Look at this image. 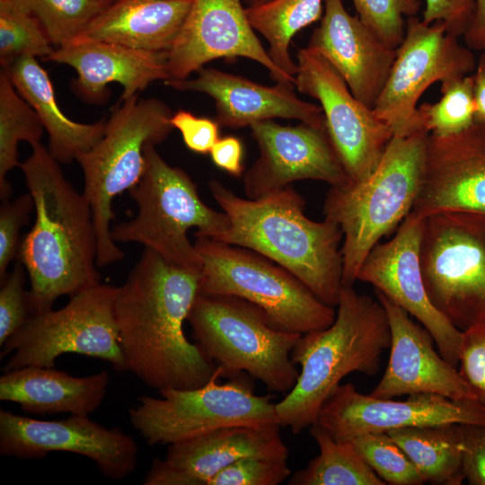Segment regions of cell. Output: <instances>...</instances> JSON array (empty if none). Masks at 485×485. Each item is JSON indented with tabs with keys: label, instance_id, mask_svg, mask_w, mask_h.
I'll return each instance as SVG.
<instances>
[{
	"label": "cell",
	"instance_id": "31",
	"mask_svg": "<svg viewBox=\"0 0 485 485\" xmlns=\"http://www.w3.org/2000/svg\"><path fill=\"white\" fill-rule=\"evenodd\" d=\"M310 433L320 454L289 477V485H384L352 444L332 438L317 422Z\"/></svg>",
	"mask_w": 485,
	"mask_h": 485
},
{
	"label": "cell",
	"instance_id": "9",
	"mask_svg": "<svg viewBox=\"0 0 485 485\" xmlns=\"http://www.w3.org/2000/svg\"><path fill=\"white\" fill-rule=\"evenodd\" d=\"M194 246L203 267L199 294L231 295L261 308L278 330L304 334L329 327L334 307L294 274L251 250L204 236Z\"/></svg>",
	"mask_w": 485,
	"mask_h": 485
},
{
	"label": "cell",
	"instance_id": "5",
	"mask_svg": "<svg viewBox=\"0 0 485 485\" xmlns=\"http://www.w3.org/2000/svg\"><path fill=\"white\" fill-rule=\"evenodd\" d=\"M428 136L421 130L393 137L368 178L328 191L325 218L339 225L344 236L343 286H353L371 250L412 210L423 180Z\"/></svg>",
	"mask_w": 485,
	"mask_h": 485
},
{
	"label": "cell",
	"instance_id": "1",
	"mask_svg": "<svg viewBox=\"0 0 485 485\" xmlns=\"http://www.w3.org/2000/svg\"><path fill=\"white\" fill-rule=\"evenodd\" d=\"M200 279L201 272L146 248L118 287L115 316L127 370L158 392L203 386L218 369L184 332Z\"/></svg>",
	"mask_w": 485,
	"mask_h": 485
},
{
	"label": "cell",
	"instance_id": "41",
	"mask_svg": "<svg viewBox=\"0 0 485 485\" xmlns=\"http://www.w3.org/2000/svg\"><path fill=\"white\" fill-rule=\"evenodd\" d=\"M459 373L485 406V325L463 331Z\"/></svg>",
	"mask_w": 485,
	"mask_h": 485
},
{
	"label": "cell",
	"instance_id": "36",
	"mask_svg": "<svg viewBox=\"0 0 485 485\" xmlns=\"http://www.w3.org/2000/svg\"><path fill=\"white\" fill-rule=\"evenodd\" d=\"M349 442L386 484L421 485L425 482L415 465L388 433H366Z\"/></svg>",
	"mask_w": 485,
	"mask_h": 485
},
{
	"label": "cell",
	"instance_id": "2",
	"mask_svg": "<svg viewBox=\"0 0 485 485\" xmlns=\"http://www.w3.org/2000/svg\"><path fill=\"white\" fill-rule=\"evenodd\" d=\"M20 164L34 201L35 221L20 243L18 257L30 278L34 313L52 309L100 283L97 237L91 207L65 177L59 163L41 143Z\"/></svg>",
	"mask_w": 485,
	"mask_h": 485
},
{
	"label": "cell",
	"instance_id": "40",
	"mask_svg": "<svg viewBox=\"0 0 485 485\" xmlns=\"http://www.w3.org/2000/svg\"><path fill=\"white\" fill-rule=\"evenodd\" d=\"M34 209V201L29 193L13 200H4L0 207V280L7 273L10 262L18 255L19 234Z\"/></svg>",
	"mask_w": 485,
	"mask_h": 485
},
{
	"label": "cell",
	"instance_id": "21",
	"mask_svg": "<svg viewBox=\"0 0 485 485\" xmlns=\"http://www.w3.org/2000/svg\"><path fill=\"white\" fill-rule=\"evenodd\" d=\"M485 215V122L454 135L429 134L421 187L411 212Z\"/></svg>",
	"mask_w": 485,
	"mask_h": 485
},
{
	"label": "cell",
	"instance_id": "15",
	"mask_svg": "<svg viewBox=\"0 0 485 485\" xmlns=\"http://www.w3.org/2000/svg\"><path fill=\"white\" fill-rule=\"evenodd\" d=\"M332 438L348 442L376 432L443 424L485 427V406L476 400H452L417 393L393 401L359 392L352 384H339L322 406L316 421Z\"/></svg>",
	"mask_w": 485,
	"mask_h": 485
},
{
	"label": "cell",
	"instance_id": "42",
	"mask_svg": "<svg viewBox=\"0 0 485 485\" xmlns=\"http://www.w3.org/2000/svg\"><path fill=\"white\" fill-rule=\"evenodd\" d=\"M170 122L181 132L185 146L192 152L207 154L219 139L220 126L208 118L180 110L172 113Z\"/></svg>",
	"mask_w": 485,
	"mask_h": 485
},
{
	"label": "cell",
	"instance_id": "46",
	"mask_svg": "<svg viewBox=\"0 0 485 485\" xmlns=\"http://www.w3.org/2000/svg\"><path fill=\"white\" fill-rule=\"evenodd\" d=\"M463 39L469 48L485 50V0H474L473 17Z\"/></svg>",
	"mask_w": 485,
	"mask_h": 485
},
{
	"label": "cell",
	"instance_id": "24",
	"mask_svg": "<svg viewBox=\"0 0 485 485\" xmlns=\"http://www.w3.org/2000/svg\"><path fill=\"white\" fill-rule=\"evenodd\" d=\"M196 73L194 78L168 80L165 84L209 95L215 101V120L220 127L239 128L276 118L325 126L321 106L299 99L293 84L278 82L266 86L215 68L202 67Z\"/></svg>",
	"mask_w": 485,
	"mask_h": 485
},
{
	"label": "cell",
	"instance_id": "47",
	"mask_svg": "<svg viewBox=\"0 0 485 485\" xmlns=\"http://www.w3.org/2000/svg\"><path fill=\"white\" fill-rule=\"evenodd\" d=\"M474 80V122H485V66L477 64L473 72Z\"/></svg>",
	"mask_w": 485,
	"mask_h": 485
},
{
	"label": "cell",
	"instance_id": "11",
	"mask_svg": "<svg viewBox=\"0 0 485 485\" xmlns=\"http://www.w3.org/2000/svg\"><path fill=\"white\" fill-rule=\"evenodd\" d=\"M222 376L218 366L203 386L164 389L158 392L160 398L140 396L138 404L128 410L131 425L146 444L169 445L221 428L278 423L272 395L255 394L243 374L219 384Z\"/></svg>",
	"mask_w": 485,
	"mask_h": 485
},
{
	"label": "cell",
	"instance_id": "44",
	"mask_svg": "<svg viewBox=\"0 0 485 485\" xmlns=\"http://www.w3.org/2000/svg\"><path fill=\"white\" fill-rule=\"evenodd\" d=\"M464 478L472 485H485V427L459 424Z\"/></svg>",
	"mask_w": 485,
	"mask_h": 485
},
{
	"label": "cell",
	"instance_id": "10",
	"mask_svg": "<svg viewBox=\"0 0 485 485\" xmlns=\"http://www.w3.org/2000/svg\"><path fill=\"white\" fill-rule=\"evenodd\" d=\"M419 260L434 307L462 331L485 325V215L424 217Z\"/></svg>",
	"mask_w": 485,
	"mask_h": 485
},
{
	"label": "cell",
	"instance_id": "30",
	"mask_svg": "<svg viewBox=\"0 0 485 485\" xmlns=\"http://www.w3.org/2000/svg\"><path fill=\"white\" fill-rule=\"evenodd\" d=\"M325 0H269L251 5L246 14L252 28L269 44L273 62L295 78L297 65L289 55L293 37L322 17Z\"/></svg>",
	"mask_w": 485,
	"mask_h": 485
},
{
	"label": "cell",
	"instance_id": "6",
	"mask_svg": "<svg viewBox=\"0 0 485 485\" xmlns=\"http://www.w3.org/2000/svg\"><path fill=\"white\" fill-rule=\"evenodd\" d=\"M171 109L157 98L124 100L105 123L102 137L76 161L84 179L97 237L98 267L123 259L124 253L110 234L112 202L141 180L146 168L145 150L165 140L173 127Z\"/></svg>",
	"mask_w": 485,
	"mask_h": 485
},
{
	"label": "cell",
	"instance_id": "18",
	"mask_svg": "<svg viewBox=\"0 0 485 485\" xmlns=\"http://www.w3.org/2000/svg\"><path fill=\"white\" fill-rule=\"evenodd\" d=\"M250 128L260 155L243 174L248 198H258L301 180L321 181L331 187L349 181L326 126L304 122L283 126L264 120Z\"/></svg>",
	"mask_w": 485,
	"mask_h": 485
},
{
	"label": "cell",
	"instance_id": "33",
	"mask_svg": "<svg viewBox=\"0 0 485 485\" xmlns=\"http://www.w3.org/2000/svg\"><path fill=\"white\" fill-rule=\"evenodd\" d=\"M44 28L22 0H0V61L4 67L22 57L53 53Z\"/></svg>",
	"mask_w": 485,
	"mask_h": 485
},
{
	"label": "cell",
	"instance_id": "14",
	"mask_svg": "<svg viewBox=\"0 0 485 485\" xmlns=\"http://www.w3.org/2000/svg\"><path fill=\"white\" fill-rule=\"evenodd\" d=\"M295 86L320 102L327 132L350 181L368 178L393 137L391 128L350 92L331 64L307 46L296 54Z\"/></svg>",
	"mask_w": 485,
	"mask_h": 485
},
{
	"label": "cell",
	"instance_id": "22",
	"mask_svg": "<svg viewBox=\"0 0 485 485\" xmlns=\"http://www.w3.org/2000/svg\"><path fill=\"white\" fill-rule=\"evenodd\" d=\"M280 425L233 426L169 445L163 459L153 460L144 485H207L223 469L244 457L285 458L288 449Z\"/></svg>",
	"mask_w": 485,
	"mask_h": 485
},
{
	"label": "cell",
	"instance_id": "48",
	"mask_svg": "<svg viewBox=\"0 0 485 485\" xmlns=\"http://www.w3.org/2000/svg\"><path fill=\"white\" fill-rule=\"evenodd\" d=\"M478 63L485 66V50L481 52V55L480 57Z\"/></svg>",
	"mask_w": 485,
	"mask_h": 485
},
{
	"label": "cell",
	"instance_id": "12",
	"mask_svg": "<svg viewBox=\"0 0 485 485\" xmlns=\"http://www.w3.org/2000/svg\"><path fill=\"white\" fill-rule=\"evenodd\" d=\"M117 294L118 287L99 283L70 296L58 310L31 315L1 346V359L11 355L3 371L54 367L67 353L100 358L126 371L115 316Z\"/></svg>",
	"mask_w": 485,
	"mask_h": 485
},
{
	"label": "cell",
	"instance_id": "4",
	"mask_svg": "<svg viewBox=\"0 0 485 485\" xmlns=\"http://www.w3.org/2000/svg\"><path fill=\"white\" fill-rule=\"evenodd\" d=\"M390 345V325L382 304L343 286L334 322L302 334L291 352L301 370L294 387L276 403L279 425L294 434L311 427L342 378L353 372L375 375Z\"/></svg>",
	"mask_w": 485,
	"mask_h": 485
},
{
	"label": "cell",
	"instance_id": "19",
	"mask_svg": "<svg viewBox=\"0 0 485 485\" xmlns=\"http://www.w3.org/2000/svg\"><path fill=\"white\" fill-rule=\"evenodd\" d=\"M254 31L240 0H193L167 51L169 80L188 78L216 58L242 57L260 63L277 83L295 84V78L273 62Z\"/></svg>",
	"mask_w": 485,
	"mask_h": 485
},
{
	"label": "cell",
	"instance_id": "43",
	"mask_svg": "<svg viewBox=\"0 0 485 485\" xmlns=\"http://www.w3.org/2000/svg\"><path fill=\"white\" fill-rule=\"evenodd\" d=\"M422 21L441 22L447 33L459 37L468 30L474 13V0H425Z\"/></svg>",
	"mask_w": 485,
	"mask_h": 485
},
{
	"label": "cell",
	"instance_id": "35",
	"mask_svg": "<svg viewBox=\"0 0 485 485\" xmlns=\"http://www.w3.org/2000/svg\"><path fill=\"white\" fill-rule=\"evenodd\" d=\"M34 14L53 45L74 40L107 5L97 0H22Z\"/></svg>",
	"mask_w": 485,
	"mask_h": 485
},
{
	"label": "cell",
	"instance_id": "25",
	"mask_svg": "<svg viewBox=\"0 0 485 485\" xmlns=\"http://www.w3.org/2000/svg\"><path fill=\"white\" fill-rule=\"evenodd\" d=\"M46 60L65 64L77 73L75 90L88 101L104 96L107 85L120 84L121 100L138 94L154 81L170 79L167 52H154L98 41L73 40L55 48Z\"/></svg>",
	"mask_w": 485,
	"mask_h": 485
},
{
	"label": "cell",
	"instance_id": "26",
	"mask_svg": "<svg viewBox=\"0 0 485 485\" xmlns=\"http://www.w3.org/2000/svg\"><path fill=\"white\" fill-rule=\"evenodd\" d=\"M192 1L116 0L108 4L74 40H98L137 49L167 52Z\"/></svg>",
	"mask_w": 485,
	"mask_h": 485
},
{
	"label": "cell",
	"instance_id": "16",
	"mask_svg": "<svg viewBox=\"0 0 485 485\" xmlns=\"http://www.w3.org/2000/svg\"><path fill=\"white\" fill-rule=\"evenodd\" d=\"M52 452L84 455L102 475L120 480L135 470L138 449L119 428H105L86 415L40 420L0 410V454L29 459Z\"/></svg>",
	"mask_w": 485,
	"mask_h": 485
},
{
	"label": "cell",
	"instance_id": "13",
	"mask_svg": "<svg viewBox=\"0 0 485 485\" xmlns=\"http://www.w3.org/2000/svg\"><path fill=\"white\" fill-rule=\"evenodd\" d=\"M457 39L447 33L441 22L427 23L416 16L407 19L403 40L373 108L393 137H405L425 130L417 104L431 84L475 71L478 62L473 53Z\"/></svg>",
	"mask_w": 485,
	"mask_h": 485
},
{
	"label": "cell",
	"instance_id": "8",
	"mask_svg": "<svg viewBox=\"0 0 485 485\" xmlns=\"http://www.w3.org/2000/svg\"><path fill=\"white\" fill-rule=\"evenodd\" d=\"M188 322L196 344L224 376L248 374L283 394L295 384L299 371L291 352L302 334L276 329L259 306L236 296L198 294Z\"/></svg>",
	"mask_w": 485,
	"mask_h": 485
},
{
	"label": "cell",
	"instance_id": "29",
	"mask_svg": "<svg viewBox=\"0 0 485 485\" xmlns=\"http://www.w3.org/2000/svg\"><path fill=\"white\" fill-rule=\"evenodd\" d=\"M425 482L459 485L465 479L459 424L409 427L387 432Z\"/></svg>",
	"mask_w": 485,
	"mask_h": 485
},
{
	"label": "cell",
	"instance_id": "17",
	"mask_svg": "<svg viewBox=\"0 0 485 485\" xmlns=\"http://www.w3.org/2000/svg\"><path fill=\"white\" fill-rule=\"evenodd\" d=\"M423 220L410 211L390 241L371 250L357 280L371 284L416 318L433 337L442 357L457 368L463 331L434 307L423 281L419 260Z\"/></svg>",
	"mask_w": 485,
	"mask_h": 485
},
{
	"label": "cell",
	"instance_id": "20",
	"mask_svg": "<svg viewBox=\"0 0 485 485\" xmlns=\"http://www.w3.org/2000/svg\"><path fill=\"white\" fill-rule=\"evenodd\" d=\"M390 325V357L371 395L392 399L400 395L435 393L452 400H476L457 368L434 349L433 337L410 314L375 290Z\"/></svg>",
	"mask_w": 485,
	"mask_h": 485
},
{
	"label": "cell",
	"instance_id": "27",
	"mask_svg": "<svg viewBox=\"0 0 485 485\" xmlns=\"http://www.w3.org/2000/svg\"><path fill=\"white\" fill-rule=\"evenodd\" d=\"M110 382L107 371L75 377L54 367L27 366L0 377V400L18 403L30 414L93 413L101 404Z\"/></svg>",
	"mask_w": 485,
	"mask_h": 485
},
{
	"label": "cell",
	"instance_id": "28",
	"mask_svg": "<svg viewBox=\"0 0 485 485\" xmlns=\"http://www.w3.org/2000/svg\"><path fill=\"white\" fill-rule=\"evenodd\" d=\"M13 84L38 114L49 137V152L62 163L76 160L103 136L106 121H73L58 108L48 73L36 57H22L4 67Z\"/></svg>",
	"mask_w": 485,
	"mask_h": 485
},
{
	"label": "cell",
	"instance_id": "45",
	"mask_svg": "<svg viewBox=\"0 0 485 485\" xmlns=\"http://www.w3.org/2000/svg\"><path fill=\"white\" fill-rule=\"evenodd\" d=\"M213 163L234 177L243 173V147L236 137L219 138L209 152Z\"/></svg>",
	"mask_w": 485,
	"mask_h": 485
},
{
	"label": "cell",
	"instance_id": "34",
	"mask_svg": "<svg viewBox=\"0 0 485 485\" xmlns=\"http://www.w3.org/2000/svg\"><path fill=\"white\" fill-rule=\"evenodd\" d=\"M472 74L441 83V99L418 107L423 128L429 134L447 137L462 132L474 123Z\"/></svg>",
	"mask_w": 485,
	"mask_h": 485
},
{
	"label": "cell",
	"instance_id": "23",
	"mask_svg": "<svg viewBox=\"0 0 485 485\" xmlns=\"http://www.w3.org/2000/svg\"><path fill=\"white\" fill-rule=\"evenodd\" d=\"M308 46L331 64L360 102L374 108L397 48L386 45L357 16L349 14L342 0L324 1L320 26Z\"/></svg>",
	"mask_w": 485,
	"mask_h": 485
},
{
	"label": "cell",
	"instance_id": "7",
	"mask_svg": "<svg viewBox=\"0 0 485 485\" xmlns=\"http://www.w3.org/2000/svg\"><path fill=\"white\" fill-rule=\"evenodd\" d=\"M146 168L141 180L129 190L137 205L136 216L110 230L115 242H137L167 262L202 272V259L188 238L216 239L229 226L224 212H218L200 198L197 185L183 170L169 165L155 146L145 150Z\"/></svg>",
	"mask_w": 485,
	"mask_h": 485
},
{
	"label": "cell",
	"instance_id": "38",
	"mask_svg": "<svg viewBox=\"0 0 485 485\" xmlns=\"http://www.w3.org/2000/svg\"><path fill=\"white\" fill-rule=\"evenodd\" d=\"M291 474L287 459L244 457L216 473L207 485H278Z\"/></svg>",
	"mask_w": 485,
	"mask_h": 485
},
{
	"label": "cell",
	"instance_id": "50",
	"mask_svg": "<svg viewBox=\"0 0 485 485\" xmlns=\"http://www.w3.org/2000/svg\"><path fill=\"white\" fill-rule=\"evenodd\" d=\"M97 1H99V2H101L102 4H108L109 0H97Z\"/></svg>",
	"mask_w": 485,
	"mask_h": 485
},
{
	"label": "cell",
	"instance_id": "32",
	"mask_svg": "<svg viewBox=\"0 0 485 485\" xmlns=\"http://www.w3.org/2000/svg\"><path fill=\"white\" fill-rule=\"evenodd\" d=\"M44 127L33 108L18 93L5 71L0 75V198L9 199L7 173L20 166L18 144L40 142Z\"/></svg>",
	"mask_w": 485,
	"mask_h": 485
},
{
	"label": "cell",
	"instance_id": "37",
	"mask_svg": "<svg viewBox=\"0 0 485 485\" xmlns=\"http://www.w3.org/2000/svg\"><path fill=\"white\" fill-rule=\"evenodd\" d=\"M357 17L386 45L398 48L406 30L404 17L415 16L419 0H352Z\"/></svg>",
	"mask_w": 485,
	"mask_h": 485
},
{
	"label": "cell",
	"instance_id": "39",
	"mask_svg": "<svg viewBox=\"0 0 485 485\" xmlns=\"http://www.w3.org/2000/svg\"><path fill=\"white\" fill-rule=\"evenodd\" d=\"M21 261L0 280V346L33 315Z\"/></svg>",
	"mask_w": 485,
	"mask_h": 485
},
{
	"label": "cell",
	"instance_id": "49",
	"mask_svg": "<svg viewBox=\"0 0 485 485\" xmlns=\"http://www.w3.org/2000/svg\"><path fill=\"white\" fill-rule=\"evenodd\" d=\"M250 1L251 3V5H253V4H260L265 3L269 0H250Z\"/></svg>",
	"mask_w": 485,
	"mask_h": 485
},
{
	"label": "cell",
	"instance_id": "3",
	"mask_svg": "<svg viewBox=\"0 0 485 485\" xmlns=\"http://www.w3.org/2000/svg\"><path fill=\"white\" fill-rule=\"evenodd\" d=\"M211 194L229 219L216 241L251 250L299 278L324 304L335 307L343 287L339 225L308 218L305 201L290 185L258 198H242L217 181Z\"/></svg>",
	"mask_w": 485,
	"mask_h": 485
}]
</instances>
